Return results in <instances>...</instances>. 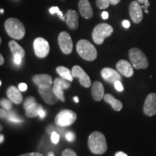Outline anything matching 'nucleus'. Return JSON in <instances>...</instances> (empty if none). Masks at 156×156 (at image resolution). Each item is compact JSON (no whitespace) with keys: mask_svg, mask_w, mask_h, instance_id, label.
Listing matches in <instances>:
<instances>
[{"mask_svg":"<svg viewBox=\"0 0 156 156\" xmlns=\"http://www.w3.org/2000/svg\"><path fill=\"white\" fill-rule=\"evenodd\" d=\"M88 147L90 152L95 155H102L107 151L106 136L101 132H93L88 137Z\"/></svg>","mask_w":156,"mask_h":156,"instance_id":"nucleus-1","label":"nucleus"},{"mask_svg":"<svg viewBox=\"0 0 156 156\" xmlns=\"http://www.w3.org/2000/svg\"><path fill=\"white\" fill-rule=\"evenodd\" d=\"M5 28L7 34L11 38L21 40L24 38L25 34V28L24 25L20 20L17 18H9L5 21Z\"/></svg>","mask_w":156,"mask_h":156,"instance_id":"nucleus-2","label":"nucleus"},{"mask_svg":"<svg viewBox=\"0 0 156 156\" xmlns=\"http://www.w3.org/2000/svg\"><path fill=\"white\" fill-rule=\"evenodd\" d=\"M77 52L83 59L90 62L94 61L98 56L95 46L85 39H81L77 42Z\"/></svg>","mask_w":156,"mask_h":156,"instance_id":"nucleus-3","label":"nucleus"},{"mask_svg":"<svg viewBox=\"0 0 156 156\" xmlns=\"http://www.w3.org/2000/svg\"><path fill=\"white\" fill-rule=\"evenodd\" d=\"M129 57L134 68L136 69H147L149 65L147 56L137 48H132L129 51Z\"/></svg>","mask_w":156,"mask_h":156,"instance_id":"nucleus-4","label":"nucleus"},{"mask_svg":"<svg viewBox=\"0 0 156 156\" xmlns=\"http://www.w3.org/2000/svg\"><path fill=\"white\" fill-rule=\"evenodd\" d=\"M113 32H114V28L112 25L107 23H100L93 29L92 34L93 41L96 44H102L105 38L110 36Z\"/></svg>","mask_w":156,"mask_h":156,"instance_id":"nucleus-5","label":"nucleus"},{"mask_svg":"<svg viewBox=\"0 0 156 156\" xmlns=\"http://www.w3.org/2000/svg\"><path fill=\"white\" fill-rule=\"evenodd\" d=\"M77 119V114L69 109L62 110L56 115L54 122L58 126H68L72 125Z\"/></svg>","mask_w":156,"mask_h":156,"instance_id":"nucleus-6","label":"nucleus"},{"mask_svg":"<svg viewBox=\"0 0 156 156\" xmlns=\"http://www.w3.org/2000/svg\"><path fill=\"white\" fill-rule=\"evenodd\" d=\"M38 90L43 100L48 105L55 104L59 100L54 93L53 87L51 86L45 85H39L38 86Z\"/></svg>","mask_w":156,"mask_h":156,"instance_id":"nucleus-7","label":"nucleus"},{"mask_svg":"<svg viewBox=\"0 0 156 156\" xmlns=\"http://www.w3.org/2000/svg\"><path fill=\"white\" fill-rule=\"evenodd\" d=\"M34 52L39 58H45L50 51V46L47 41L41 37L36 38L34 41Z\"/></svg>","mask_w":156,"mask_h":156,"instance_id":"nucleus-8","label":"nucleus"},{"mask_svg":"<svg viewBox=\"0 0 156 156\" xmlns=\"http://www.w3.org/2000/svg\"><path fill=\"white\" fill-rule=\"evenodd\" d=\"M58 44L60 49L64 54H70L73 49V43L71 36L66 31H62L58 35Z\"/></svg>","mask_w":156,"mask_h":156,"instance_id":"nucleus-9","label":"nucleus"},{"mask_svg":"<svg viewBox=\"0 0 156 156\" xmlns=\"http://www.w3.org/2000/svg\"><path fill=\"white\" fill-rule=\"evenodd\" d=\"M70 85L71 84H70V82L69 80L64 79L62 77H58L54 80L53 90L56 96L58 98V99L61 101H63V102L65 101L64 90L69 88Z\"/></svg>","mask_w":156,"mask_h":156,"instance_id":"nucleus-10","label":"nucleus"},{"mask_svg":"<svg viewBox=\"0 0 156 156\" xmlns=\"http://www.w3.org/2000/svg\"><path fill=\"white\" fill-rule=\"evenodd\" d=\"M72 74L73 77H76L79 79L80 83L85 87H90L91 85L90 78L88 75L84 71L83 68L80 67L79 65H75L73 67L72 69Z\"/></svg>","mask_w":156,"mask_h":156,"instance_id":"nucleus-11","label":"nucleus"},{"mask_svg":"<svg viewBox=\"0 0 156 156\" xmlns=\"http://www.w3.org/2000/svg\"><path fill=\"white\" fill-rule=\"evenodd\" d=\"M143 112L147 116H153L156 114V93H150L146 98Z\"/></svg>","mask_w":156,"mask_h":156,"instance_id":"nucleus-12","label":"nucleus"},{"mask_svg":"<svg viewBox=\"0 0 156 156\" xmlns=\"http://www.w3.org/2000/svg\"><path fill=\"white\" fill-rule=\"evenodd\" d=\"M101 76H102L104 80L112 84H114L115 82L118 80H122L121 74L118 71H116V70L112 69V68H103L101 70Z\"/></svg>","mask_w":156,"mask_h":156,"instance_id":"nucleus-13","label":"nucleus"},{"mask_svg":"<svg viewBox=\"0 0 156 156\" xmlns=\"http://www.w3.org/2000/svg\"><path fill=\"white\" fill-rule=\"evenodd\" d=\"M129 15L132 21L136 24L140 23L143 19V13L139 2H132L129 5Z\"/></svg>","mask_w":156,"mask_h":156,"instance_id":"nucleus-14","label":"nucleus"},{"mask_svg":"<svg viewBox=\"0 0 156 156\" xmlns=\"http://www.w3.org/2000/svg\"><path fill=\"white\" fill-rule=\"evenodd\" d=\"M116 67L117 71L124 77H131L134 75L133 66H132L131 64L126 60H119L117 62Z\"/></svg>","mask_w":156,"mask_h":156,"instance_id":"nucleus-15","label":"nucleus"},{"mask_svg":"<svg viewBox=\"0 0 156 156\" xmlns=\"http://www.w3.org/2000/svg\"><path fill=\"white\" fill-rule=\"evenodd\" d=\"M78 8L80 15L85 19H90L93 15V11L88 0H80Z\"/></svg>","mask_w":156,"mask_h":156,"instance_id":"nucleus-16","label":"nucleus"},{"mask_svg":"<svg viewBox=\"0 0 156 156\" xmlns=\"http://www.w3.org/2000/svg\"><path fill=\"white\" fill-rule=\"evenodd\" d=\"M66 24L71 30H76L78 28V15L77 12L73 9H69L65 16Z\"/></svg>","mask_w":156,"mask_h":156,"instance_id":"nucleus-17","label":"nucleus"},{"mask_svg":"<svg viewBox=\"0 0 156 156\" xmlns=\"http://www.w3.org/2000/svg\"><path fill=\"white\" fill-rule=\"evenodd\" d=\"M7 95L8 98L12 102L15 104H20L23 101V95L21 94V91L20 89H17L16 87L11 85L8 87L7 91Z\"/></svg>","mask_w":156,"mask_h":156,"instance_id":"nucleus-18","label":"nucleus"},{"mask_svg":"<svg viewBox=\"0 0 156 156\" xmlns=\"http://www.w3.org/2000/svg\"><path fill=\"white\" fill-rule=\"evenodd\" d=\"M93 98L95 101H101L104 97V87L103 84L99 81H95L93 84L91 90Z\"/></svg>","mask_w":156,"mask_h":156,"instance_id":"nucleus-19","label":"nucleus"},{"mask_svg":"<svg viewBox=\"0 0 156 156\" xmlns=\"http://www.w3.org/2000/svg\"><path fill=\"white\" fill-rule=\"evenodd\" d=\"M32 80L37 86L41 85L51 86L52 85L51 77L49 75H46V74H41V75H34L32 77Z\"/></svg>","mask_w":156,"mask_h":156,"instance_id":"nucleus-20","label":"nucleus"},{"mask_svg":"<svg viewBox=\"0 0 156 156\" xmlns=\"http://www.w3.org/2000/svg\"><path fill=\"white\" fill-rule=\"evenodd\" d=\"M104 101H106L107 103H109V104L112 106L113 109L116 112H119L123 108V104L120 101L117 100V99L115 98L113 96L112 94H109V93H107V94L104 95Z\"/></svg>","mask_w":156,"mask_h":156,"instance_id":"nucleus-21","label":"nucleus"},{"mask_svg":"<svg viewBox=\"0 0 156 156\" xmlns=\"http://www.w3.org/2000/svg\"><path fill=\"white\" fill-rule=\"evenodd\" d=\"M42 109H44L42 105L36 102L33 103L32 105H30L26 109H25V115H26L27 117H29V118H34V117L38 116L39 112L42 110Z\"/></svg>","mask_w":156,"mask_h":156,"instance_id":"nucleus-22","label":"nucleus"},{"mask_svg":"<svg viewBox=\"0 0 156 156\" xmlns=\"http://www.w3.org/2000/svg\"><path fill=\"white\" fill-rule=\"evenodd\" d=\"M56 71L61 77L64 78L65 80H67L69 82H73V74H72V71H70L68 68L64 67V66H58V67H56Z\"/></svg>","mask_w":156,"mask_h":156,"instance_id":"nucleus-23","label":"nucleus"},{"mask_svg":"<svg viewBox=\"0 0 156 156\" xmlns=\"http://www.w3.org/2000/svg\"><path fill=\"white\" fill-rule=\"evenodd\" d=\"M9 47L10 48L11 52L12 53L13 55L15 54H20L22 57H24L25 55V52L24 48L22 46H20L17 42L15 41H11L9 43Z\"/></svg>","mask_w":156,"mask_h":156,"instance_id":"nucleus-24","label":"nucleus"},{"mask_svg":"<svg viewBox=\"0 0 156 156\" xmlns=\"http://www.w3.org/2000/svg\"><path fill=\"white\" fill-rule=\"evenodd\" d=\"M110 4V0H96L97 7L101 9H106Z\"/></svg>","mask_w":156,"mask_h":156,"instance_id":"nucleus-25","label":"nucleus"},{"mask_svg":"<svg viewBox=\"0 0 156 156\" xmlns=\"http://www.w3.org/2000/svg\"><path fill=\"white\" fill-rule=\"evenodd\" d=\"M12 101L9 100H7L6 98H2L1 99V102H0V104H1V106L3 107L4 108L6 109L7 111H10L12 107Z\"/></svg>","mask_w":156,"mask_h":156,"instance_id":"nucleus-26","label":"nucleus"},{"mask_svg":"<svg viewBox=\"0 0 156 156\" xmlns=\"http://www.w3.org/2000/svg\"><path fill=\"white\" fill-rule=\"evenodd\" d=\"M7 119L10 121V122H15V123H20L23 122V120H21L16 114H14L13 112H8L7 116Z\"/></svg>","mask_w":156,"mask_h":156,"instance_id":"nucleus-27","label":"nucleus"},{"mask_svg":"<svg viewBox=\"0 0 156 156\" xmlns=\"http://www.w3.org/2000/svg\"><path fill=\"white\" fill-rule=\"evenodd\" d=\"M36 102V100L34 97H33V96L28 97L24 102V104H23V108H24V109H26L28 107L30 106V105H32L33 103H34Z\"/></svg>","mask_w":156,"mask_h":156,"instance_id":"nucleus-28","label":"nucleus"},{"mask_svg":"<svg viewBox=\"0 0 156 156\" xmlns=\"http://www.w3.org/2000/svg\"><path fill=\"white\" fill-rule=\"evenodd\" d=\"M62 156H76L77 155V153H75V151H73L70 148H67L65 151H64L62 153Z\"/></svg>","mask_w":156,"mask_h":156,"instance_id":"nucleus-29","label":"nucleus"},{"mask_svg":"<svg viewBox=\"0 0 156 156\" xmlns=\"http://www.w3.org/2000/svg\"><path fill=\"white\" fill-rule=\"evenodd\" d=\"M59 137L60 136L58 133H56V132H53L51 133V140L54 144H57L59 141Z\"/></svg>","mask_w":156,"mask_h":156,"instance_id":"nucleus-30","label":"nucleus"},{"mask_svg":"<svg viewBox=\"0 0 156 156\" xmlns=\"http://www.w3.org/2000/svg\"><path fill=\"white\" fill-rule=\"evenodd\" d=\"M65 138L69 142H73L75 139V135L73 132H67L65 134Z\"/></svg>","mask_w":156,"mask_h":156,"instance_id":"nucleus-31","label":"nucleus"},{"mask_svg":"<svg viewBox=\"0 0 156 156\" xmlns=\"http://www.w3.org/2000/svg\"><path fill=\"white\" fill-rule=\"evenodd\" d=\"M114 87L115 88H116V90L118 91H123V90H124V87H123L122 84V81H116L115 82V83L114 84Z\"/></svg>","mask_w":156,"mask_h":156,"instance_id":"nucleus-32","label":"nucleus"},{"mask_svg":"<svg viewBox=\"0 0 156 156\" xmlns=\"http://www.w3.org/2000/svg\"><path fill=\"white\" fill-rule=\"evenodd\" d=\"M14 56V63L17 65H20L22 62V56H21L20 54H15V55H13Z\"/></svg>","mask_w":156,"mask_h":156,"instance_id":"nucleus-33","label":"nucleus"},{"mask_svg":"<svg viewBox=\"0 0 156 156\" xmlns=\"http://www.w3.org/2000/svg\"><path fill=\"white\" fill-rule=\"evenodd\" d=\"M18 88L20 89V90L23 91H23L27 90V89H28V85H27L25 83H20L19 85Z\"/></svg>","mask_w":156,"mask_h":156,"instance_id":"nucleus-34","label":"nucleus"},{"mask_svg":"<svg viewBox=\"0 0 156 156\" xmlns=\"http://www.w3.org/2000/svg\"><path fill=\"white\" fill-rule=\"evenodd\" d=\"M58 11H59V9H58V7H51L49 9L50 13L52 15L55 14V13L56 14H57V12Z\"/></svg>","mask_w":156,"mask_h":156,"instance_id":"nucleus-35","label":"nucleus"},{"mask_svg":"<svg viewBox=\"0 0 156 156\" xmlns=\"http://www.w3.org/2000/svg\"><path fill=\"white\" fill-rule=\"evenodd\" d=\"M42 154L39 153H25L23 155H21V156H42Z\"/></svg>","mask_w":156,"mask_h":156,"instance_id":"nucleus-36","label":"nucleus"},{"mask_svg":"<svg viewBox=\"0 0 156 156\" xmlns=\"http://www.w3.org/2000/svg\"><path fill=\"white\" fill-rule=\"evenodd\" d=\"M6 109H2V108H1V111H0V112H1V118L2 119H3V118H7V114H8V112H6Z\"/></svg>","mask_w":156,"mask_h":156,"instance_id":"nucleus-37","label":"nucleus"},{"mask_svg":"<svg viewBox=\"0 0 156 156\" xmlns=\"http://www.w3.org/2000/svg\"><path fill=\"white\" fill-rule=\"evenodd\" d=\"M122 25H123V26H124L125 28H129V27H130V23H129V21L126 20H125L123 21Z\"/></svg>","mask_w":156,"mask_h":156,"instance_id":"nucleus-38","label":"nucleus"},{"mask_svg":"<svg viewBox=\"0 0 156 156\" xmlns=\"http://www.w3.org/2000/svg\"><path fill=\"white\" fill-rule=\"evenodd\" d=\"M38 116H40L41 118H44L45 116H46V112H45V111L44 110V109H42V110H41L40 112H39Z\"/></svg>","mask_w":156,"mask_h":156,"instance_id":"nucleus-39","label":"nucleus"},{"mask_svg":"<svg viewBox=\"0 0 156 156\" xmlns=\"http://www.w3.org/2000/svg\"><path fill=\"white\" fill-rule=\"evenodd\" d=\"M101 16H102V18L103 20L108 19V13L107 12H103Z\"/></svg>","mask_w":156,"mask_h":156,"instance_id":"nucleus-40","label":"nucleus"},{"mask_svg":"<svg viewBox=\"0 0 156 156\" xmlns=\"http://www.w3.org/2000/svg\"><path fill=\"white\" fill-rule=\"evenodd\" d=\"M115 156H127V154L124 153V152H117L115 154Z\"/></svg>","mask_w":156,"mask_h":156,"instance_id":"nucleus-41","label":"nucleus"},{"mask_svg":"<svg viewBox=\"0 0 156 156\" xmlns=\"http://www.w3.org/2000/svg\"><path fill=\"white\" fill-rule=\"evenodd\" d=\"M121 0H110V2L112 5H116L117 4L119 3Z\"/></svg>","mask_w":156,"mask_h":156,"instance_id":"nucleus-42","label":"nucleus"},{"mask_svg":"<svg viewBox=\"0 0 156 156\" xmlns=\"http://www.w3.org/2000/svg\"><path fill=\"white\" fill-rule=\"evenodd\" d=\"M4 63H5V58L2 54H0V65H2Z\"/></svg>","mask_w":156,"mask_h":156,"instance_id":"nucleus-43","label":"nucleus"},{"mask_svg":"<svg viewBox=\"0 0 156 156\" xmlns=\"http://www.w3.org/2000/svg\"><path fill=\"white\" fill-rule=\"evenodd\" d=\"M3 141H4V136L2 135V134H1V135H0V142H1V143H2Z\"/></svg>","mask_w":156,"mask_h":156,"instance_id":"nucleus-44","label":"nucleus"},{"mask_svg":"<svg viewBox=\"0 0 156 156\" xmlns=\"http://www.w3.org/2000/svg\"><path fill=\"white\" fill-rule=\"evenodd\" d=\"M74 101H75L76 103H79V98H78V97H74Z\"/></svg>","mask_w":156,"mask_h":156,"instance_id":"nucleus-45","label":"nucleus"},{"mask_svg":"<svg viewBox=\"0 0 156 156\" xmlns=\"http://www.w3.org/2000/svg\"><path fill=\"white\" fill-rule=\"evenodd\" d=\"M54 154L52 153V152H50V153H48V156H54Z\"/></svg>","mask_w":156,"mask_h":156,"instance_id":"nucleus-46","label":"nucleus"},{"mask_svg":"<svg viewBox=\"0 0 156 156\" xmlns=\"http://www.w3.org/2000/svg\"><path fill=\"white\" fill-rule=\"evenodd\" d=\"M0 12H1V13H2H2L4 12V9H0Z\"/></svg>","mask_w":156,"mask_h":156,"instance_id":"nucleus-47","label":"nucleus"}]
</instances>
